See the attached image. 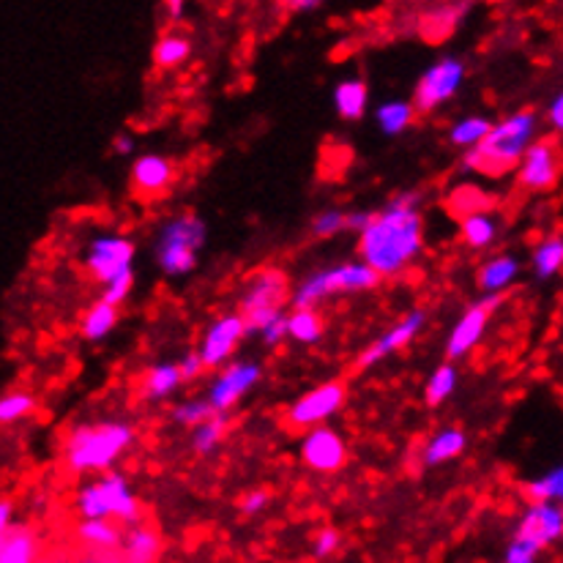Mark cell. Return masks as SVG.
<instances>
[{
	"instance_id": "cell-17",
	"label": "cell",
	"mask_w": 563,
	"mask_h": 563,
	"mask_svg": "<svg viewBox=\"0 0 563 563\" xmlns=\"http://www.w3.org/2000/svg\"><path fill=\"white\" fill-rule=\"evenodd\" d=\"M520 184L528 191L555 189V184H559V159H555V145L550 140L528 145L520 159Z\"/></svg>"
},
{
	"instance_id": "cell-36",
	"label": "cell",
	"mask_w": 563,
	"mask_h": 563,
	"mask_svg": "<svg viewBox=\"0 0 563 563\" xmlns=\"http://www.w3.org/2000/svg\"><path fill=\"white\" fill-rule=\"evenodd\" d=\"M36 410V399L31 394L11 391L0 397V424H14V421L25 419Z\"/></svg>"
},
{
	"instance_id": "cell-18",
	"label": "cell",
	"mask_w": 563,
	"mask_h": 563,
	"mask_svg": "<svg viewBox=\"0 0 563 563\" xmlns=\"http://www.w3.org/2000/svg\"><path fill=\"white\" fill-rule=\"evenodd\" d=\"M173 162L165 159V156H156V154H145L134 162L132 167V181L143 195H159L173 184Z\"/></svg>"
},
{
	"instance_id": "cell-37",
	"label": "cell",
	"mask_w": 563,
	"mask_h": 563,
	"mask_svg": "<svg viewBox=\"0 0 563 563\" xmlns=\"http://www.w3.org/2000/svg\"><path fill=\"white\" fill-rule=\"evenodd\" d=\"M211 416H213V410L206 399H189V402H181L176 410H173V419H176L178 424L191 427V430H195V427H200L202 421L211 419Z\"/></svg>"
},
{
	"instance_id": "cell-34",
	"label": "cell",
	"mask_w": 563,
	"mask_h": 563,
	"mask_svg": "<svg viewBox=\"0 0 563 563\" xmlns=\"http://www.w3.org/2000/svg\"><path fill=\"white\" fill-rule=\"evenodd\" d=\"M489 129H493V123H489L487 118H482V115L463 118V121L454 123L452 126L449 140H452V145H460V148L471 151V148H476L484 137H487Z\"/></svg>"
},
{
	"instance_id": "cell-21",
	"label": "cell",
	"mask_w": 563,
	"mask_h": 563,
	"mask_svg": "<svg viewBox=\"0 0 563 563\" xmlns=\"http://www.w3.org/2000/svg\"><path fill=\"white\" fill-rule=\"evenodd\" d=\"M465 446H468V438H465L463 430H457V427H446V430H441L438 435L430 438V443L424 446V463L430 465H443L449 463V460L460 457V454L465 452Z\"/></svg>"
},
{
	"instance_id": "cell-43",
	"label": "cell",
	"mask_w": 563,
	"mask_h": 563,
	"mask_svg": "<svg viewBox=\"0 0 563 563\" xmlns=\"http://www.w3.org/2000/svg\"><path fill=\"white\" fill-rule=\"evenodd\" d=\"M202 362H200V356H197V353H189L187 358H184L181 364H178V375H181V383H191V380H197V377L202 375Z\"/></svg>"
},
{
	"instance_id": "cell-30",
	"label": "cell",
	"mask_w": 563,
	"mask_h": 563,
	"mask_svg": "<svg viewBox=\"0 0 563 563\" xmlns=\"http://www.w3.org/2000/svg\"><path fill=\"white\" fill-rule=\"evenodd\" d=\"M77 537L101 550H112L123 542L121 528L112 526L110 520H82L80 528H77Z\"/></svg>"
},
{
	"instance_id": "cell-45",
	"label": "cell",
	"mask_w": 563,
	"mask_h": 563,
	"mask_svg": "<svg viewBox=\"0 0 563 563\" xmlns=\"http://www.w3.org/2000/svg\"><path fill=\"white\" fill-rule=\"evenodd\" d=\"M375 213L373 211H351L345 213V230H356V233H364L373 222Z\"/></svg>"
},
{
	"instance_id": "cell-9",
	"label": "cell",
	"mask_w": 563,
	"mask_h": 563,
	"mask_svg": "<svg viewBox=\"0 0 563 563\" xmlns=\"http://www.w3.org/2000/svg\"><path fill=\"white\" fill-rule=\"evenodd\" d=\"M563 533V511L559 504H531L528 511L522 515V520L517 522L515 539L511 542L528 544L531 550H537L539 555L550 548L553 542H559Z\"/></svg>"
},
{
	"instance_id": "cell-25",
	"label": "cell",
	"mask_w": 563,
	"mask_h": 563,
	"mask_svg": "<svg viewBox=\"0 0 563 563\" xmlns=\"http://www.w3.org/2000/svg\"><path fill=\"white\" fill-rule=\"evenodd\" d=\"M287 336L301 345H314L323 336V318L318 309H296L292 314H287Z\"/></svg>"
},
{
	"instance_id": "cell-41",
	"label": "cell",
	"mask_w": 563,
	"mask_h": 563,
	"mask_svg": "<svg viewBox=\"0 0 563 563\" xmlns=\"http://www.w3.org/2000/svg\"><path fill=\"white\" fill-rule=\"evenodd\" d=\"M268 504H272V493H268V489H252V493H246V498L241 500V511H244V515H261Z\"/></svg>"
},
{
	"instance_id": "cell-11",
	"label": "cell",
	"mask_w": 563,
	"mask_h": 563,
	"mask_svg": "<svg viewBox=\"0 0 563 563\" xmlns=\"http://www.w3.org/2000/svg\"><path fill=\"white\" fill-rule=\"evenodd\" d=\"M132 261L134 244L129 239H121V235H99V239H93L86 257L88 272L101 285H110L123 272H132Z\"/></svg>"
},
{
	"instance_id": "cell-47",
	"label": "cell",
	"mask_w": 563,
	"mask_h": 563,
	"mask_svg": "<svg viewBox=\"0 0 563 563\" xmlns=\"http://www.w3.org/2000/svg\"><path fill=\"white\" fill-rule=\"evenodd\" d=\"M548 121L553 123L555 129H563V96H555L548 107Z\"/></svg>"
},
{
	"instance_id": "cell-42",
	"label": "cell",
	"mask_w": 563,
	"mask_h": 563,
	"mask_svg": "<svg viewBox=\"0 0 563 563\" xmlns=\"http://www.w3.org/2000/svg\"><path fill=\"white\" fill-rule=\"evenodd\" d=\"M504 561L506 563H537L539 561V553H537V550L528 548V544L511 542L509 548H506Z\"/></svg>"
},
{
	"instance_id": "cell-40",
	"label": "cell",
	"mask_w": 563,
	"mask_h": 563,
	"mask_svg": "<svg viewBox=\"0 0 563 563\" xmlns=\"http://www.w3.org/2000/svg\"><path fill=\"white\" fill-rule=\"evenodd\" d=\"M340 544H342V533L336 531V528H323V531L312 539L314 559H329V555H334L336 550H340Z\"/></svg>"
},
{
	"instance_id": "cell-27",
	"label": "cell",
	"mask_w": 563,
	"mask_h": 563,
	"mask_svg": "<svg viewBox=\"0 0 563 563\" xmlns=\"http://www.w3.org/2000/svg\"><path fill=\"white\" fill-rule=\"evenodd\" d=\"M181 386V375H178V364H156L143 380V397L156 402V399L170 397L176 388Z\"/></svg>"
},
{
	"instance_id": "cell-10",
	"label": "cell",
	"mask_w": 563,
	"mask_h": 563,
	"mask_svg": "<svg viewBox=\"0 0 563 563\" xmlns=\"http://www.w3.org/2000/svg\"><path fill=\"white\" fill-rule=\"evenodd\" d=\"M263 377V367L261 364H252V362H235L228 364L222 373L217 375V380L211 383L208 388V399L206 402L211 405L213 413H228L246 391L261 383Z\"/></svg>"
},
{
	"instance_id": "cell-46",
	"label": "cell",
	"mask_w": 563,
	"mask_h": 563,
	"mask_svg": "<svg viewBox=\"0 0 563 563\" xmlns=\"http://www.w3.org/2000/svg\"><path fill=\"white\" fill-rule=\"evenodd\" d=\"M11 517H14V506H11V500H0V539L11 531Z\"/></svg>"
},
{
	"instance_id": "cell-20",
	"label": "cell",
	"mask_w": 563,
	"mask_h": 563,
	"mask_svg": "<svg viewBox=\"0 0 563 563\" xmlns=\"http://www.w3.org/2000/svg\"><path fill=\"white\" fill-rule=\"evenodd\" d=\"M38 539L31 528L11 526L0 542V563H36Z\"/></svg>"
},
{
	"instance_id": "cell-2",
	"label": "cell",
	"mask_w": 563,
	"mask_h": 563,
	"mask_svg": "<svg viewBox=\"0 0 563 563\" xmlns=\"http://www.w3.org/2000/svg\"><path fill=\"white\" fill-rule=\"evenodd\" d=\"M537 110L531 107V110H520L506 118V121L495 123L476 148L465 151L463 170L498 178L509 173L511 167L520 165L522 154H526L533 134H537Z\"/></svg>"
},
{
	"instance_id": "cell-8",
	"label": "cell",
	"mask_w": 563,
	"mask_h": 563,
	"mask_svg": "<svg viewBox=\"0 0 563 563\" xmlns=\"http://www.w3.org/2000/svg\"><path fill=\"white\" fill-rule=\"evenodd\" d=\"M347 399V386L342 380L320 383L309 394H303L290 410H287V427L292 430H307V427L323 424L325 419L336 416Z\"/></svg>"
},
{
	"instance_id": "cell-15",
	"label": "cell",
	"mask_w": 563,
	"mask_h": 563,
	"mask_svg": "<svg viewBox=\"0 0 563 563\" xmlns=\"http://www.w3.org/2000/svg\"><path fill=\"white\" fill-rule=\"evenodd\" d=\"M424 312L421 309H413L410 314H405L402 320H399L397 325H394L391 331H386V334L380 336V340L373 342V345L367 347V351L362 353V356L356 358V373H364V369H369L373 364L383 362L386 356H391V353H399L405 351V347L410 345V342L416 340V334L421 331V325H424Z\"/></svg>"
},
{
	"instance_id": "cell-32",
	"label": "cell",
	"mask_w": 563,
	"mask_h": 563,
	"mask_svg": "<svg viewBox=\"0 0 563 563\" xmlns=\"http://www.w3.org/2000/svg\"><path fill=\"white\" fill-rule=\"evenodd\" d=\"M189 53H191V44L187 38L178 36V33H167L162 42H156L154 64L159 66V69H176V66H181L184 60L189 58Z\"/></svg>"
},
{
	"instance_id": "cell-28",
	"label": "cell",
	"mask_w": 563,
	"mask_h": 563,
	"mask_svg": "<svg viewBox=\"0 0 563 563\" xmlns=\"http://www.w3.org/2000/svg\"><path fill=\"white\" fill-rule=\"evenodd\" d=\"M115 325H118V307H110V303L99 301L93 303V307L86 312V318H82V336L91 342H99L104 340Z\"/></svg>"
},
{
	"instance_id": "cell-31",
	"label": "cell",
	"mask_w": 563,
	"mask_h": 563,
	"mask_svg": "<svg viewBox=\"0 0 563 563\" xmlns=\"http://www.w3.org/2000/svg\"><path fill=\"white\" fill-rule=\"evenodd\" d=\"M224 430H228V413H213L211 419L195 427V432H191V449L197 454H211L224 438Z\"/></svg>"
},
{
	"instance_id": "cell-1",
	"label": "cell",
	"mask_w": 563,
	"mask_h": 563,
	"mask_svg": "<svg viewBox=\"0 0 563 563\" xmlns=\"http://www.w3.org/2000/svg\"><path fill=\"white\" fill-rule=\"evenodd\" d=\"M419 202L421 197L416 191L391 197L362 233L358 250L364 266L373 268L380 279L402 272L424 246V219L419 213Z\"/></svg>"
},
{
	"instance_id": "cell-3",
	"label": "cell",
	"mask_w": 563,
	"mask_h": 563,
	"mask_svg": "<svg viewBox=\"0 0 563 563\" xmlns=\"http://www.w3.org/2000/svg\"><path fill=\"white\" fill-rule=\"evenodd\" d=\"M134 427L126 421L80 424L66 438V465L75 473L110 471L134 443Z\"/></svg>"
},
{
	"instance_id": "cell-13",
	"label": "cell",
	"mask_w": 563,
	"mask_h": 563,
	"mask_svg": "<svg viewBox=\"0 0 563 563\" xmlns=\"http://www.w3.org/2000/svg\"><path fill=\"white\" fill-rule=\"evenodd\" d=\"M301 460L309 471L336 473L345 465L347 446L340 432H334L331 427H318V430L307 432V438H303Z\"/></svg>"
},
{
	"instance_id": "cell-4",
	"label": "cell",
	"mask_w": 563,
	"mask_h": 563,
	"mask_svg": "<svg viewBox=\"0 0 563 563\" xmlns=\"http://www.w3.org/2000/svg\"><path fill=\"white\" fill-rule=\"evenodd\" d=\"M206 244V222L197 213H181L165 222L156 235L154 255L167 277H187L197 268V252Z\"/></svg>"
},
{
	"instance_id": "cell-23",
	"label": "cell",
	"mask_w": 563,
	"mask_h": 563,
	"mask_svg": "<svg viewBox=\"0 0 563 563\" xmlns=\"http://www.w3.org/2000/svg\"><path fill=\"white\" fill-rule=\"evenodd\" d=\"M369 91L362 80H342L334 88V107L345 121H362L367 112Z\"/></svg>"
},
{
	"instance_id": "cell-7",
	"label": "cell",
	"mask_w": 563,
	"mask_h": 563,
	"mask_svg": "<svg viewBox=\"0 0 563 563\" xmlns=\"http://www.w3.org/2000/svg\"><path fill=\"white\" fill-rule=\"evenodd\" d=\"M465 80V64L460 58H443L421 75L413 91V112H432L452 99Z\"/></svg>"
},
{
	"instance_id": "cell-48",
	"label": "cell",
	"mask_w": 563,
	"mask_h": 563,
	"mask_svg": "<svg viewBox=\"0 0 563 563\" xmlns=\"http://www.w3.org/2000/svg\"><path fill=\"white\" fill-rule=\"evenodd\" d=\"M112 148H115V154L126 156V154H132V151H134V140L129 137V134H118V137L112 140Z\"/></svg>"
},
{
	"instance_id": "cell-39",
	"label": "cell",
	"mask_w": 563,
	"mask_h": 563,
	"mask_svg": "<svg viewBox=\"0 0 563 563\" xmlns=\"http://www.w3.org/2000/svg\"><path fill=\"white\" fill-rule=\"evenodd\" d=\"M132 287H134V274L123 272L121 277H115L110 285L104 287V296H101V301L110 303V307H121V303L129 298V292H132Z\"/></svg>"
},
{
	"instance_id": "cell-50",
	"label": "cell",
	"mask_w": 563,
	"mask_h": 563,
	"mask_svg": "<svg viewBox=\"0 0 563 563\" xmlns=\"http://www.w3.org/2000/svg\"><path fill=\"white\" fill-rule=\"evenodd\" d=\"M318 0H301V3H290V9L296 11H303V9H318Z\"/></svg>"
},
{
	"instance_id": "cell-22",
	"label": "cell",
	"mask_w": 563,
	"mask_h": 563,
	"mask_svg": "<svg viewBox=\"0 0 563 563\" xmlns=\"http://www.w3.org/2000/svg\"><path fill=\"white\" fill-rule=\"evenodd\" d=\"M123 553L129 563H154L162 553V539L154 528L137 526L123 539Z\"/></svg>"
},
{
	"instance_id": "cell-26",
	"label": "cell",
	"mask_w": 563,
	"mask_h": 563,
	"mask_svg": "<svg viewBox=\"0 0 563 563\" xmlns=\"http://www.w3.org/2000/svg\"><path fill=\"white\" fill-rule=\"evenodd\" d=\"M522 495H526L531 504H559L563 498V468L555 465L553 471H548L544 476L533 478V482L522 484Z\"/></svg>"
},
{
	"instance_id": "cell-5",
	"label": "cell",
	"mask_w": 563,
	"mask_h": 563,
	"mask_svg": "<svg viewBox=\"0 0 563 563\" xmlns=\"http://www.w3.org/2000/svg\"><path fill=\"white\" fill-rule=\"evenodd\" d=\"M77 511L82 520H110L140 522V500L134 498L132 487L121 473H104L96 482L86 484L77 495Z\"/></svg>"
},
{
	"instance_id": "cell-44",
	"label": "cell",
	"mask_w": 563,
	"mask_h": 563,
	"mask_svg": "<svg viewBox=\"0 0 563 563\" xmlns=\"http://www.w3.org/2000/svg\"><path fill=\"white\" fill-rule=\"evenodd\" d=\"M261 336H263V342H266V345H272V347L279 345V342L287 336V314H279V318L274 320V323L268 325V329L263 331Z\"/></svg>"
},
{
	"instance_id": "cell-49",
	"label": "cell",
	"mask_w": 563,
	"mask_h": 563,
	"mask_svg": "<svg viewBox=\"0 0 563 563\" xmlns=\"http://www.w3.org/2000/svg\"><path fill=\"white\" fill-rule=\"evenodd\" d=\"M184 9H187V3H184V0H170V3H167V11H170V20H181Z\"/></svg>"
},
{
	"instance_id": "cell-38",
	"label": "cell",
	"mask_w": 563,
	"mask_h": 563,
	"mask_svg": "<svg viewBox=\"0 0 563 563\" xmlns=\"http://www.w3.org/2000/svg\"><path fill=\"white\" fill-rule=\"evenodd\" d=\"M312 230L318 239H331V235L345 230V211H323L312 219Z\"/></svg>"
},
{
	"instance_id": "cell-24",
	"label": "cell",
	"mask_w": 563,
	"mask_h": 563,
	"mask_svg": "<svg viewBox=\"0 0 563 563\" xmlns=\"http://www.w3.org/2000/svg\"><path fill=\"white\" fill-rule=\"evenodd\" d=\"M413 107H410V101H383L380 107H377L375 118H377V126H380L383 134H388V137H397V134H402L405 129L413 123Z\"/></svg>"
},
{
	"instance_id": "cell-29",
	"label": "cell",
	"mask_w": 563,
	"mask_h": 563,
	"mask_svg": "<svg viewBox=\"0 0 563 563\" xmlns=\"http://www.w3.org/2000/svg\"><path fill=\"white\" fill-rule=\"evenodd\" d=\"M563 266V241L561 235H550L533 250V268L539 279H550L561 272Z\"/></svg>"
},
{
	"instance_id": "cell-16",
	"label": "cell",
	"mask_w": 563,
	"mask_h": 563,
	"mask_svg": "<svg viewBox=\"0 0 563 563\" xmlns=\"http://www.w3.org/2000/svg\"><path fill=\"white\" fill-rule=\"evenodd\" d=\"M241 340H244V323H241L239 312L219 318L217 323L206 331L200 351H197L202 367H222V364L233 356V351L239 347Z\"/></svg>"
},
{
	"instance_id": "cell-14",
	"label": "cell",
	"mask_w": 563,
	"mask_h": 563,
	"mask_svg": "<svg viewBox=\"0 0 563 563\" xmlns=\"http://www.w3.org/2000/svg\"><path fill=\"white\" fill-rule=\"evenodd\" d=\"M287 301V277L277 268H266V272L255 274L250 285H246L244 298H241V318L257 312H282Z\"/></svg>"
},
{
	"instance_id": "cell-33",
	"label": "cell",
	"mask_w": 563,
	"mask_h": 563,
	"mask_svg": "<svg viewBox=\"0 0 563 563\" xmlns=\"http://www.w3.org/2000/svg\"><path fill=\"white\" fill-rule=\"evenodd\" d=\"M457 380H460V375L452 364H443V367H438L424 386V402L430 405V408L446 402V399L454 394V388H457Z\"/></svg>"
},
{
	"instance_id": "cell-19",
	"label": "cell",
	"mask_w": 563,
	"mask_h": 563,
	"mask_svg": "<svg viewBox=\"0 0 563 563\" xmlns=\"http://www.w3.org/2000/svg\"><path fill=\"white\" fill-rule=\"evenodd\" d=\"M517 274H520V263H517V257L500 255V257H493V261H487L482 268H478L476 282L487 296H498L500 290H506V287L517 279Z\"/></svg>"
},
{
	"instance_id": "cell-12",
	"label": "cell",
	"mask_w": 563,
	"mask_h": 563,
	"mask_svg": "<svg viewBox=\"0 0 563 563\" xmlns=\"http://www.w3.org/2000/svg\"><path fill=\"white\" fill-rule=\"evenodd\" d=\"M504 292H498V296H487L482 298L478 303H473V307L465 309L463 318L457 320V325H454L452 336H449V345H446V356L452 358H463L468 356L473 347L482 342L484 336V329H487L489 318H493L495 309L504 303Z\"/></svg>"
},
{
	"instance_id": "cell-35",
	"label": "cell",
	"mask_w": 563,
	"mask_h": 563,
	"mask_svg": "<svg viewBox=\"0 0 563 563\" xmlns=\"http://www.w3.org/2000/svg\"><path fill=\"white\" fill-rule=\"evenodd\" d=\"M495 233H498V228L487 213H471L463 219V241L473 250H484V246L493 244Z\"/></svg>"
},
{
	"instance_id": "cell-6",
	"label": "cell",
	"mask_w": 563,
	"mask_h": 563,
	"mask_svg": "<svg viewBox=\"0 0 563 563\" xmlns=\"http://www.w3.org/2000/svg\"><path fill=\"white\" fill-rule=\"evenodd\" d=\"M380 285V277L364 263H342V266L325 268V272L312 274L298 285L292 292V307L296 309H314L331 292H362L373 290Z\"/></svg>"
}]
</instances>
